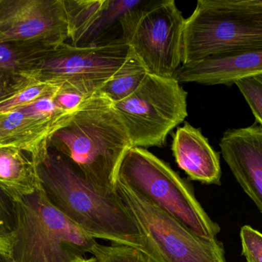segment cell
<instances>
[{
    "instance_id": "cell-1",
    "label": "cell",
    "mask_w": 262,
    "mask_h": 262,
    "mask_svg": "<svg viewBox=\"0 0 262 262\" xmlns=\"http://www.w3.org/2000/svg\"><path fill=\"white\" fill-rule=\"evenodd\" d=\"M38 172L51 203L81 230L95 239L144 252L140 229L116 192L92 184L52 148Z\"/></svg>"
},
{
    "instance_id": "cell-2",
    "label": "cell",
    "mask_w": 262,
    "mask_h": 262,
    "mask_svg": "<svg viewBox=\"0 0 262 262\" xmlns=\"http://www.w3.org/2000/svg\"><path fill=\"white\" fill-rule=\"evenodd\" d=\"M130 147L113 103L100 92L79 106L52 135L49 145L88 181L112 193L116 192L120 166Z\"/></svg>"
},
{
    "instance_id": "cell-3",
    "label": "cell",
    "mask_w": 262,
    "mask_h": 262,
    "mask_svg": "<svg viewBox=\"0 0 262 262\" xmlns=\"http://www.w3.org/2000/svg\"><path fill=\"white\" fill-rule=\"evenodd\" d=\"M12 262H80L97 241L60 212L41 186L14 203Z\"/></svg>"
},
{
    "instance_id": "cell-4",
    "label": "cell",
    "mask_w": 262,
    "mask_h": 262,
    "mask_svg": "<svg viewBox=\"0 0 262 262\" xmlns=\"http://www.w3.org/2000/svg\"><path fill=\"white\" fill-rule=\"evenodd\" d=\"M262 49V0H199L185 19L182 65Z\"/></svg>"
},
{
    "instance_id": "cell-5",
    "label": "cell",
    "mask_w": 262,
    "mask_h": 262,
    "mask_svg": "<svg viewBox=\"0 0 262 262\" xmlns=\"http://www.w3.org/2000/svg\"><path fill=\"white\" fill-rule=\"evenodd\" d=\"M118 178L199 236L214 239L220 233V226L205 212L190 185L146 149L126 152Z\"/></svg>"
},
{
    "instance_id": "cell-6",
    "label": "cell",
    "mask_w": 262,
    "mask_h": 262,
    "mask_svg": "<svg viewBox=\"0 0 262 262\" xmlns=\"http://www.w3.org/2000/svg\"><path fill=\"white\" fill-rule=\"evenodd\" d=\"M117 194L137 223L144 253L154 262H227L223 245L194 233L183 223L117 178Z\"/></svg>"
},
{
    "instance_id": "cell-7",
    "label": "cell",
    "mask_w": 262,
    "mask_h": 262,
    "mask_svg": "<svg viewBox=\"0 0 262 262\" xmlns=\"http://www.w3.org/2000/svg\"><path fill=\"white\" fill-rule=\"evenodd\" d=\"M185 19L173 0L144 1L120 20L121 38L148 74L172 78L182 63Z\"/></svg>"
},
{
    "instance_id": "cell-8",
    "label": "cell",
    "mask_w": 262,
    "mask_h": 262,
    "mask_svg": "<svg viewBox=\"0 0 262 262\" xmlns=\"http://www.w3.org/2000/svg\"><path fill=\"white\" fill-rule=\"evenodd\" d=\"M113 106L131 147H162L187 117V92L174 77L147 73L134 93Z\"/></svg>"
},
{
    "instance_id": "cell-9",
    "label": "cell",
    "mask_w": 262,
    "mask_h": 262,
    "mask_svg": "<svg viewBox=\"0 0 262 262\" xmlns=\"http://www.w3.org/2000/svg\"><path fill=\"white\" fill-rule=\"evenodd\" d=\"M129 54L121 37L83 47L64 43L46 52L25 76L59 86L72 82L105 83L127 61Z\"/></svg>"
},
{
    "instance_id": "cell-10",
    "label": "cell",
    "mask_w": 262,
    "mask_h": 262,
    "mask_svg": "<svg viewBox=\"0 0 262 262\" xmlns=\"http://www.w3.org/2000/svg\"><path fill=\"white\" fill-rule=\"evenodd\" d=\"M69 38L64 0H0V43L55 48Z\"/></svg>"
},
{
    "instance_id": "cell-11",
    "label": "cell",
    "mask_w": 262,
    "mask_h": 262,
    "mask_svg": "<svg viewBox=\"0 0 262 262\" xmlns=\"http://www.w3.org/2000/svg\"><path fill=\"white\" fill-rule=\"evenodd\" d=\"M220 146L235 179L262 213V126L229 129Z\"/></svg>"
},
{
    "instance_id": "cell-12",
    "label": "cell",
    "mask_w": 262,
    "mask_h": 262,
    "mask_svg": "<svg viewBox=\"0 0 262 262\" xmlns=\"http://www.w3.org/2000/svg\"><path fill=\"white\" fill-rule=\"evenodd\" d=\"M262 75V49L215 55L190 65H182L174 75L179 83L230 86Z\"/></svg>"
},
{
    "instance_id": "cell-13",
    "label": "cell",
    "mask_w": 262,
    "mask_h": 262,
    "mask_svg": "<svg viewBox=\"0 0 262 262\" xmlns=\"http://www.w3.org/2000/svg\"><path fill=\"white\" fill-rule=\"evenodd\" d=\"M176 163L189 179L203 184H221L220 153L209 144L200 129L186 123L172 136Z\"/></svg>"
},
{
    "instance_id": "cell-14",
    "label": "cell",
    "mask_w": 262,
    "mask_h": 262,
    "mask_svg": "<svg viewBox=\"0 0 262 262\" xmlns=\"http://www.w3.org/2000/svg\"><path fill=\"white\" fill-rule=\"evenodd\" d=\"M61 126L25 115L18 109L0 114V148L23 151L37 166L44 163L51 138Z\"/></svg>"
},
{
    "instance_id": "cell-15",
    "label": "cell",
    "mask_w": 262,
    "mask_h": 262,
    "mask_svg": "<svg viewBox=\"0 0 262 262\" xmlns=\"http://www.w3.org/2000/svg\"><path fill=\"white\" fill-rule=\"evenodd\" d=\"M41 187L38 166L28 154L14 148H0V189L13 203Z\"/></svg>"
},
{
    "instance_id": "cell-16",
    "label": "cell",
    "mask_w": 262,
    "mask_h": 262,
    "mask_svg": "<svg viewBox=\"0 0 262 262\" xmlns=\"http://www.w3.org/2000/svg\"><path fill=\"white\" fill-rule=\"evenodd\" d=\"M53 49L39 43H0V71L25 75L46 52Z\"/></svg>"
},
{
    "instance_id": "cell-17",
    "label": "cell",
    "mask_w": 262,
    "mask_h": 262,
    "mask_svg": "<svg viewBox=\"0 0 262 262\" xmlns=\"http://www.w3.org/2000/svg\"><path fill=\"white\" fill-rule=\"evenodd\" d=\"M146 74L147 72L143 65L130 52L127 61L102 85L99 92L112 103H118L134 93Z\"/></svg>"
},
{
    "instance_id": "cell-18",
    "label": "cell",
    "mask_w": 262,
    "mask_h": 262,
    "mask_svg": "<svg viewBox=\"0 0 262 262\" xmlns=\"http://www.w3.org/2000/svg\"><path fill=\"white\" fill-rule=\"evenodd\" d=\"M108 0H64L69 38L78 46L105 9Z\"/></svg>"
},
{
    "instance_id": "cell-19",
    "label": "cell",
    "mask_w": 262,
    "mask_h": 262,
    "mask_svg": "<svg viewBox=\"0 0 262 262\" xmlns=\"http://www.w3.org/2000/svg\"><path fill=\"white\" fill-rule=\"evenodd\" d=\"M143 0H108L105 9L101 16L88 32L82 41L78 46H92L98 45L101 37L107 32L114 25L120 23L124 14L141 6Z\"/></svg>"
},
{
    "instance_id": "cell-20",
    "label": "cell",
    "mask_w": 262,
    "mask_h": 262,
    "mask_svg": "<svg viewBox=\"0 0 262 262\" xmlns=\"http://www.w3.org/2000/svg\"><path fill=\"white\" fill-rule=\"evenodd\" d=\"M104 83L84 81L63 83L54 100L58 107L74 113L82 103L98 93Z\"/></svg>"
},
{
    "instance_id": "cell-21",
    "label": "cell",
    "mask_w": 262,
    "mask_h": 262,
    "mask_svg": "<svg viewBox=\"0 0 262 262\" xmlns=\"http://www.w3.org/2000/svg\"><path fill=\"white\" fill-rule=\"evenodd\" d=\"M60 86L34 81L17 93L0 102V114L11 112L31 104L44 97L52 96L59 90Z\"/></svg>"
},
{
    "instance_id": "cell-22",
    "label": "cell",
    "mask_w": 262,
    "mask_h": 262,
    "mask_svg": "<svg viewBox=\"0 0 262 262\" xmlns=\"http://www.w3.org/2000/svg\"><path fill=\"white\" fill-rule=\"evenodd\" d=\"M91 254L96 262H154L142 251L124 245L104 246L97 243Z\"/></svg>"
},
{
    "instance_id": "cell-23",
    "label": "cell",
    "mask_w": 262,
    "mask_h": 262,
    "mask_svg": "<svg viewBox=\"0 0 262 262\" xmlns=\"http://www.w3.org/2000/svg\"><path fill=\"white\" fill-rule=\"evenodd\" d=\"M255 118L262 126V75L249 77L235 83Z\"/></svg>"
},
{
    "instance_id": "cell-24",
    "label": "cell",
    "mask_w": 262,
    "mask_h": 262,
    "mask_svg": "<svg viewBox=\"0 0 262 262\" xmlns=\"http://www.w3.org/2000/svg\"><path fill=\"white\" fill-rule=\"evenodd\" d=\"M242 252L247 262H262V233L249 226L240 232Z\"/></svg>"
},
{
    "instance_id": "cell-25",
    "label": "cell",
    "mask_w": 262,
    "mask_h": 262,
    "mask_svg": "<svg viewBox=\"0 0 262 262\" xmlns=\"http://www.w3.org/2000/svg\"><path fill=\"white\" fill-rule=\"evenodd\" d=\"M32 81L21 74L0 71V102L19 92Z\"/></svg>"
},
{
    "instance_id": "cell-26",
    "label": "cell",
    "mask_w": 262,
    "mask_h": 262,
    "mask_svg": "<svg viewBox=\"0 0 262 262\" xmlns=\"http://www.w3.org/2000/svg\"><path fill=\"white\" fill-rule=\"evenodd\" d=\"M13 223L14 203L0 189V230L10 234Z\"/></svg>"
},
{
    "instance_id": "cell-27",
    "label": "cell",
    "mask_w": 262,
    "mask_h": 262,
    "mask_svg": "<svg viewBox=\"0 0 262 262\" xmlns=\"http://www.w3.org/2000/svg\"><path fill=\"white\" fill-rule=\"evenodd\" d=\"M11 248H12V243H11L10 234L0 230V255L10 258Z\"/></svg>"
},
{
    "instance_id": "cell-28",
    "label": "cell",
    "mask_w": 262,
    "mask_h": 262,
    "mask_svg": "<svg viewBox=\"0 0 262 262\" xmlns=\"http://www.w3.org/2000/svg\"><path fill=\"white\" fill-rule=\"evenodd\" d=\"M0 262H12L10 258L4 255H0Z\"/></svg>"
},
{
    "instance_id": "cell-29",
    "label": "cell",
    "mask_w": 262,
    "mask_h": 262,
    "mask_svg": "<svg viewBox=\"0 0 262 262\" xmlns=\"http://www.w3.org/2000/svg\"><path fill=\"white\" fill-rule=\"evenodd\" d=\"M80 262H96V260H95V258H94V257H91V258H85V259Z\"/></svg>"
}]
</instances>
